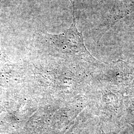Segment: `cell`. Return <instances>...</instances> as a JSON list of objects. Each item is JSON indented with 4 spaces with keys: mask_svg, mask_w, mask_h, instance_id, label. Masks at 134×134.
Listing matches in <instances>:
<instances>
[{
    "mask_svg": "<svg viewBox=\"0 0 134 134\" xmlns=\"http://www.w3.org/2000/svg\"><path fill=\"white\" fill-rule=\"evenodd\" d=\"M134 11V0H115V4L111 10L109 27Z\"/></svg>",
    "mask_w": 134,
    "mask_h": 134,
    "instance_id": "1",
    "label": "cell"
}]
</instances>
